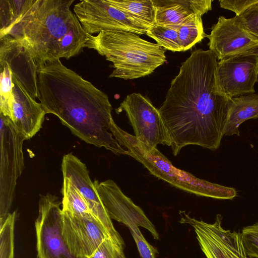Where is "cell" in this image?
I'll list each match as a JSON object with an SVG mask.
<instances>
[{
	"instance_id": "obj_14",
	"label": "cell",
	"mask_w": 258,
	"mask_h": 258,
	"mask_svg": "<svg viewBox=\"0 0 258 258\" xmlns=\"http://www.w3.org/2000/svg\"><path fill=\"white\" fill-rule=\"evenodd\" d=\"M219 85L231 98L253 94L258 82V53L236 55L218 61Z\"/></svg>"
},
{
	"instance_id": "obj_5",
	"label": "cell",
	"mask_w": 258,
	"mask_h": 258,
	"mask_svg": "<svg viewBox=\"0 0 258 258\" xmlns=\"http://www.w3.org/2000/svg\"><path fill=\"white\" fill-rule=\"evenodd\" d=\"M110 132L120 145L127 148V155L143 165L151 174L175 187L198 196L217 199L232 200L237 196L233 188L198 178L175 167L157 148L140 142L114 121L111 124Z\"/></svg>"
},
{
	"instance_id": "obj_26",
	"label": "cell",
	"mask_w": 258,
	"mask_h": 258,
	"mask_svg": "<svg viewBox=\"0 0 258 258\" xmlns=\"http://www.w3.org/2000/svg\"><path fill=\"white\" fill-rule=\"evenodd\" d=\"M17 214L16 211L10 213L0 226V258H15L14 229Z\"/></svg>"
},
{
	"instance_id": "obj_3",
	"label": "cell",
	"mask_w": 258,
	"mask_h": 258,
	"mask_svg": "<svg viewBox=\"0 0 258 258\" xmlns=\"http://www.w3.org/2000/svg\"><path fill=\"white\" fill-rule=\"evenodd\" d=\"M74 0H35L8 35L30 51L40 67L67 59L84 47L87 34L70 9Z\"/></svg>"
},
{
	"instance_id": "obj_27",
	"label": "cell",
	"mask_w": 258,
	"mask_h": 258,
	"mask_svg": "<svg viewBox=\"0 0 258 258\" xmlns=\"http://www.w3.org/2000/svg\"><path fill=\"white\" fill-rule=\"evenodd\" d=\"M234 18L243 28L258 38V0Z\"/></svg>"
},
{
	"instance_id": "obj_4",
	"label": "cell",
	"mask_w": 258,
	"mask_h": 258,
	"mask_svg": "<svg viewBox=\"0 0 258 258\" xmlns=\"http://www.w3.org/2000/svg\"><path fill=\"white\" fill-rule=\"evenodd\" d=\"M84 47L97 51L112 62L114 69L110 78L127 80L144 77L166 61L164 48L131 32L103 30L96 36L87 34Z\"/></svg>"
},
{
	"instance_id": "obj_15",
	"label": "cell",
	"mask_w": 258,
	"mask_h": 258,
	"mask_svg": "<svg viewBox=\"0 0 258 258\" xmlns=\"http://www.w3.org/2000/svg\"><path fill=\"white\" fill-rule=\"evenodd\" d=\"M207 37L210 50L219 60L246 53H258V38L243 28L234 17H219Z\"/></svg>"
},
{
	"instance_id": "obj_22",
	"label": "cell",
	"mask_w": 258,
	"mask_h": 258,
	"mask_svg": "<svg viewBox=\"0 0 258 258\" xmlns=\"http://www.w3.org/2000/svg\"><path fill=\"white\" fill-rule=\"evenodd\" d=\"M201 17L197 15L188 22L175 28L178 32L182 51L190 49L207 36L204 31Z\"/></svg>"
},
{
	"instance_id": "obj_29",
	"label": "cell",
	"mask_w": 258,
	"mask_h": 258,
	"mask_svg": "<svg viewBox=\"0 0 258 258\" xmlns=\"http://www.w3.org/2000/svg\"><path fill=\"white\" fill-rule=\"evenodd\" d=\"M123 247L108 238L105 239L88 258H126Z\"/></svg>"
},
{
	"instance_id": "obj_23",
	"label": "cell",
	"mask_w": 258,
	"mask_h": 258,
	"mask_svg": "<svg viewBox=\"0 0 258 258\" xmlns=\"http://www.w3.org/2000/svg\"><path fill=\"white\" fill-rule=\"evenodd\" d=\"M61 194L62 210L78 215L91 214L86 202L79 191L70 181L65 178H63Z\"/></svg>"
},
{
	"instance_id": "obj_17",
	"label": "cell",
	"mask_w": 258,
	"mask_h": 258,
	"mask_svg": "<svg viewBox=\"0 0 258 258\" xmlns=\"http://www.w3.org/2000/svg\"><path fill=\"white\" fill-rule=\"evenodd\" d=\"M12 82L13 101L10 119L25 140H29L40 131L46 113L41 103L32 98L13 76Z\"/></svg>"
},
{
	"instance_id": "obj_16",
	"label": "cell",
	"mask_w": 258,
	"mask_h": 258,
	"mask_svg": "<svg viewBox=\"0 0 258 258\" xmlns=\"http://www.w3.org/2000/svg\"><path fill=\"white\" fill-rule=\"evenodd\" d=\"M0 64L8 66L30 96L37 98V73L40 67L29 50L10 35L0 37Z\"/></svg>"
},
{
	"instance_id": "obj_25",
	"label": "cell",
	"mask_w": 258,
	"mask_h": 258,
	"mask_svg": "<svg viewBox=\"0 0 258 258\" xmlns=\"http://www.w3.org/2000/svg\"><path fill=\"white\" fill-rule=\"evenodd\" d=\"M0 113L11 117L13 101L12 74L9 67L0 64Z\"/></svg>"
},
{
	"instance_id": "obj_28",
	"label": "cell",
	"mask_w": 258,
	"mask_h": 258,
	"mask_svg": "<svg viewBox=\"0 0 258 258\" xmlns=\"http://www.w3.org/2000/svg\"><path fill=\"white\" fill-rule=\"evenodd\" d=\"M241 235L247 255L258 258V222L243 228Z\"/></svg>"
},
{
	"instance_id": "obj_18",
	"label": "cell",
	"mask_w": 258,
	"mask_h": 258,
	"mask_svg": "<svg viewBox=\"0 0 258 258\" xmlns=\"http://www.w3.org/2000/svg\"><path fill=\"white\" fill-rule=\"evenodd\" d=\"M212 0H153L157 25L175 28L212 10Z\"/></svg>"
},
{
	"instance_id": "obj_10",
	"label": "cell",
	"mask_w": 258,
	"mask_h": 258,
	"mask_svg": "<svg viewBox=\"0 0 258 258\" xmlns=\"http://www.w3.org/2000/svg\"><path fill=\"white\" fill-rule=\"evenodd\" d=\"M117 110H124L135 136L145 144L157 148L159 144L171 146V140L158 109L142 94H130Z\"/></svg>"
},
{
	"instance_id": "obj_24",
	"label": "cell",
	"mask_w": 258,
	"mask_h": 258,
	"mask_svg": "<svg viewBox=\"0 0 258 258\" xmlns=\"http://www.w3.org/2000/svg\"><path fill=\"white\" fill-rule=\"evenodd\" d=\"M146 35L165 50L182 51L176 28L156 24L149 28Z\"/></svg>"
},
{
	"instance_id": "obj_21",
	"label": "cell",
	"mask_w": 258,
	"mask_h": 258,
	"mask_svg": "<svg viewBox=\"0 0 258 258\" xmlns=\"http://www.w3.org/2000/svg\"><path fill=\"white\" fill-rule=\"evenodd\" d=\"M34 2L35 0H0V37L9 33Z\"/></svg>"
},
{
	"instance_id": "obj_30",
	"label": "cell",
	"mask_w": 258,
	"mask_h": 258,
	"mask_svg": "<svg viewBox=\"0 0 258 258\" xmlns=\"http://www.w3.org/2000/svg\"><path fill=\"white\" fill-rule=\"evenodd\" d=\"M256 1L257 0H220L219 3L221 8L231 11L237 16Z\"/></svg>"
},
{
	"instance_id": "obj_6",
	"label": "cell",
	"mask_w": 258,
	"mask_h": 258,
	"mask_svg": "<svg viewBox=\"0 0 258 258\" xmlns=\"http://www.w3.org/2000/svg\"><path fill=\"white\" fill-rule=\"evenodd\" d=\"M0 226L10 214L18 178L24 168L23 144L25 139L10 118L0 113Z\"/></svg>"
},
{
	"instance_id": "obj_13",
	"label": "cell",
	"mask_w": 258,
	"mask_h": 258,
	"mask_svg": "<svg viewBox=\"0 0 258 258\" xmlns=\"http://www.w3.org/2000/svg\"><path fill=\"white\" fill-rule=\"evenodd\" d=\"M63 178L68 179L78 189L86 202L91 214L115 242L124 246V242L116 230L89 176L86 165L72 153L63 155L61 162Z\"/></svg>"
},
{
	"instance_id": "obj_2",
	"label": "cell",
	"mask_w": 258,
	"mask_h": 258,
	"mask_svg": "<svg viewBox=\"0 0 258 258\" xmlns=\"http://www.w3.org/2000/svg\"><path fill=\"white\" fill-rule=\"evenodd\" d=\"M37 86V98L46 114L56 115L73 135L116 155H127L110 132L114 120L107 94L60 59L39 68Z\"/></svg>"
},
{
	"instance_id": "obj_7",
	"label": "cell",
	"mask_w": 258,
	"mask_h": 258,
	"mask_svg": "<svg viewBox=\"0 0 258 258\" xmlns=\"http://www.w3.org/2000/svg\"><path fill=\"white\" fill-rule=\"evenodd\" d=\"M85 32L90 35L103 30L146 34L150 27L110 4L107 0H83L74 8Z\"/></svg>"
},
{
	"instance_id": "obj_9",
	"label": "cell",
	"mask_w": 258,
	"mask_h": 258,
	"mask_svg": "<svg viewBox=\"0 0 258 258\" xmlns=\"http://www.w3.org/2000/svg\"><path fill=\"white\" fill-rule=\"evenodd\" d=\"M60 204L58 198L50 194L40 197L35 222L37 258H76L62 236Z\"/></svg>"
},
{
	"instance_id": "obj_20",
	"label": "cell",
	"mask_w": 258,
	"mask_h": 258,
	"mask_svg": "<svg viewBox=\"0 0 258 258\" xmlns=\"http://www.w3.org/2000/svg\"><path fill=\"white\" fill-rule=\"evenodd\" d=\"M108 2L149 27L156 23V7L153 0H107Z\"/></svg>"
},
{
	"instance_id": "obj_19",
	"label": "cell",
	"mask_w": 258,
	"mask_h": 258,
	"mask_svg": "<svg viewBox=\"0 0 258 258\" xmlns=\"http://www.w3.org/2000/svg\"><path fill=\"white\" fill-rule=\"evenodd\" d=\"M258 118V94L231 98L224 136H239V125L249 119Z\"/></svg>"
},
{
	"instance_id": "obj_11",
	"label": "cell",
	"mask_w": 258,
	"mask_h": 258,
	"mask_svg": "<svg viewBox=\"0 0 258 258\" xmlns=\"http://www.w3.org/2000/svg\"><path fill=\"white\" fill-rule=\"evenodd\" d=\"M94 184L111 219L126 226L133 237L142 234L139 229L141 227L148 230L155 239H159L155 226L144 211L124 194L114 181L95 180Z\"/></svg>"
},
{
	"instance_id": "obj_8",
	"label": "cell",
	"mask_w": 258,
	"mask_h": 258,
	"mask_svg": "<svg viewBox=\"0 0 258 258\" xmlns=\"http://www.w3.org/2000/svg\"><path fill=\"white\" fill-rule=\"evenodd\" d=\"M179 222L192 226L201 250L207 258H251L245 250L241 233L222 226V216L216 215L213 223L192 218L180 211Z\"/></svg>"
},
{
	"instance_id": "obj_1",
	"label": "cell",
	"mask_w": 258,
	"mask_h": 258,
	"mask_svg": "<svg viewBox=\"0 0 258 258\" xmlns=\"http://www.w3.org/2000/svg\"><path fill=\"white\" fill-rule=\"evenodd\" d=\"M217 62L210 49L194 51L182 63L158 108L174 156L189 145L211 150L220 145L231 98L218 82Z\"/></svg>"
},
{
	"instance_id": "obj_12",
	"label": "cell",
	"mask_w": 258,
	"mask_h": 258,
	"mask_svg": "<svg viewBox=\"0 0 258 258\" xmlns=\"http://www.w3.org/2000/svg\"><path fill=\"white\" fill-rule=\"evenodd\" d=\"M61 230L67 247L76 258H88L105 239L110 238L91 214L78 215L62 210Z\"/></svg>"
}]
</instances>
